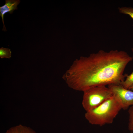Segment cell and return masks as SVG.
Here are the masks:
<instances>
[{
  "label": "cell",
  "mask_w": 133,
  "mask_h": 133,
  "mask_svg": "<svg viewBox=\"0 0 133 133\" xmlns=\"http://www.w3.org/2000/svg\"><path fill=\"white\" fill-rule=\"evenodd\" d=\"M126 80L121 83L120 85L124 88L128 89L133 84V71L129 75L127 74Z\"/></svg>",
  "instance_id": "obj_7"
},
{
  "label": "cell",
  "mask_w": 133,
  "mask_h": 133,
  "mask_svg": "<svg viewBox=\"0 0 133 133\" xmlns=\"http://www.w3.org/2000/svg\"><path fill=\"white\" fill-rule=\"evenodd\" d=\"M122 109L120 102L113 96L98 107L86 112L85 117L90 123L102 126L112 123Z\"/></svg>",
  "instance_id": "obj_2"
},
{
  "label": "cell",
  "mask_w": 133,
  "mask_h": 133,
  "mask_svg": "<svg viewBox=\"0 0 133 133\" xmlns=\"http://www.w3.org/2000/svg\"><path fill=\"white\" fill-rule=\"evenodd\" d=\"M128 112L129 114L128 129L130 131L133 132V105L130 107Z\"/></svg>",
  "instance_id": "obj_9"
},
{
  "label": "cell",
  "mask_w": 133,
  "mask_h": 133,
  "mask_svg": "<svg viewBox=\"0 0 133 133\" xmlns=\"http://www.w3.org/2000/svg\"><path fill=\"white\" fill-rule=\"evenodd\" d=\"M5 4L0 7V16L2 18L3 25L2 30L4 31H6L7 30L4 22V15L7 13L12 14L15 10L17 9V6L20 1L19 0H5Z\"/></svg>",
  "instance_id": "obj_5"
},
{
  "label": "cell",
  "mask_w": 133,
  "mask_h": 133,
  "mask_svg": "<svg viewBox=\"0 0 133 133\" xmlns=\"http://www.w3.org/2000/svg\"><path fill=\"white\" fill-rule=\"evenodd\" d=\"M83 92L82 105L86 112L97 107L113 96L110 89L104 85L92 87Z\"/></svg>",
  "instance_id": "obj_3"
},
{
  "label": "cell",
  "mask_w": 133,
  "mask_h": 133,
  "mask_svg": "<svg viewBox=\"0 0 133 133\" xmlns=\"http://www.w3.org/2000/svg\"><path fill=\"white\" fill-rule=\"evenodd\" d=\"M133 59L123 51L100 50L75 60L62 78L69 87L83 92L94 86L120 84L126 77L125 68Z\"/></svg>",
  "instance_id": "obj_1"
},
{
  "label": "cell",
  "mask_w": 133,
  "mask_h": 133,
  "mask_svg": "<svg viewBox=\"0 0 133 133\" xmlns=\"http://www.w3.org/2000/svg\"><path fill=\"white\" fill-rule=\"evenodd\" d=\"M11 52L10 49L2 47L0 49V57L1 58H10L11 56Z\"/></svg>",
  "instance_id": "obj_10"
},
{
  "label": "cell",
  "mask_w": 133,
  "mask_h": 133,
  "mask_svg": "<svg viewBox=\"0 0 133 133\" xmlns=\"http://www.w3.org/2000/svg\"><path fill=\"white\" fill-rule=\"evenodd\" d=\"M108 87L120 102L122 109L127 110L133 105V91L124 88L120 84H110Z\"/></svg>",
  "instance_id": "obj_4"
},
{
  "label": "cell",
  "mask_w": 133,
  "mask_h": 133,
  "mask_svg": "<svg viewBox=\"0 0 133 133\" xmlns=\"http://www.w3.org/2000/svg\"><path fill=\"white\" fill-rule=\"evenodd\" d=\"M118 10L120 13L127 15L133 20V8L130 7H119Z\"/></svg>",
  "instance_id": "obj_8"
},
{
  "label": "cell",
  "mask_w": 133,
  "mask_h": 133,
  "mask_svg": "<svg viewBox=\"0 0 133 133\" xmlns=\"http://www.w3.org/2000/svg\"><path fill=\"white\" fill-rule=\"evenodd\" d=\"M131 50H132V51L133 53V56H132V58H133V48H132L131 49Z\"/></svg>",
  "instance_id": "obj_12"
},
{
  "label": "cell",
  "mask_w": 133,
  "mask_h": 133,
  "mask_svg": "<svg viewBox=\"0 0 133 133\" xmlns=\"http://www.w3.org/2000/svg\"><path fill=\"white\" fill-rule=\"evenodd\" d=\"M128 89L133 91V84L129 87Z\"/></svg>",
  "instance_id": "obj_11"
},
{
  "label": "cell",
  "mask_w": 133,
  "mask_h": 133,
  "mask_svg": "<svg viewBox=\"0 0 133 133\" xmlns=\"http://www.w3.org/2000/svg\"><path fill=\"white\" fill-rule=\"evenodd\" d=\"M5 133H36L29 127L19 125L12 127Z\"/></svg>",
  "instance_id": "obj_6"
},
{
  "label": "cell",
  "mask_w": 133,
  "mask_h": 133,
  "mask_svg": "<svg viewBox=\"0 0 133 133\" xmlns=\"http://www.w3.org/2000/svg\"></svg>",
  "instance_id": "obj_13"
}]
</instances>
